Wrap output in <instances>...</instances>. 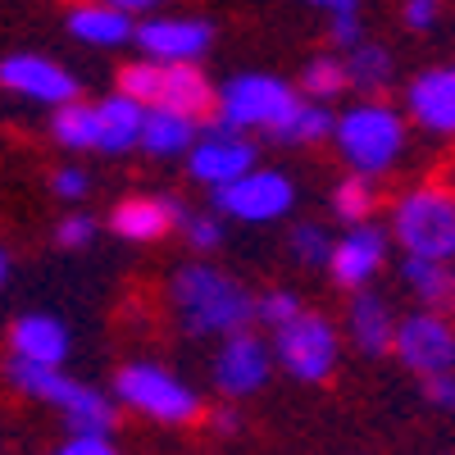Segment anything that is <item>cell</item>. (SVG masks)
<instances>
[{"instance_id":"cell-1","label":"cell","mask_w":455,"mask_h":455,"mask_svg":"<svg viewBox=\"0 0 455 455\" xmlns=\"http://www.w3.org/2000/svg\"><path fill=\"white\" fill-rule=\"evenodd\" d=\"M169 306L182 323V332L192 337H228L255 323V296L246 291V283H237L233 274H223L219 264H182L169 278Z\"/></svg>"},{"instance_id":"cell-2","label":"cell","mask_w":455,"mask_h":455,"mask_svg":"<svg viewBox=\"0 0 455 455\" xmlns=\"http://www.w3.org/2000/svg\"><path fill=\"white\" fill-rule=\"evenodd\" d=\"M337 156L360 178H383L405 156V114L378 96H360L332 124Z\"/></svg>"},{"instance_id":"cell-3","label":"cell","mask_w":455,"mask_h":455,"mask_svg":"<svg viewBox=\"0 0 455 455\" xmlns=\"http://www.w3.org/2000/svg\"><path fill=\"white\" fill-rule=\"evenodd\" d=\"M5 378H10V387H19L23 396L60 410V419L68 424V433H114V424H119V401H109L105 392L78 383V378H68L60 364H32V360L10 355Z\"/></svg>"},{"instance_id":"cell-4","label":"cell","mask_w":455,"mask_h":455,"mask_svg":"<svg viewBox=\"0 0 455 455\" xmlns=\"http://www.w3.org/2000/svg\"><path fill=\"white\" fill-rule=\"evenodd\" d=\"M392 242L405 255L455 259V192L451 187H410L392 201Z\"/></svg>"},{"instance_id":"cell-5","label":"cell","mask_w":455,"mask_h":455,"mask_svg":"<svg viewBox=\"0 0 455 455\" xmlns=\"http://www.w3.org/2000/svg\"><path fill=\"white\" fill-rule=\"evenodd\" d=\"M119 92L141 100V105H164V109H178V114H192V119L214 114V87L201 73V64H192V60L164 64V60L141 55V60L119 68Z\"/></svg>"},{"instance_id":"cell-6","label":"cell","mask_w":455,"mask_h":455,"mask_svg":"<svg viewBox=\"0 0 455 455\" xmlns=\"http://www.w3.org/2000/svg\"><path fill=\"white\" fill-rule=\"evenodd\" d=\"M114 401L156 424H192L201 419V396L156 360H132L114 378Z\"/></svg>"},{"instance_id":"cell-7","label":"cell","mask_w":455,"mask_h":455,"mask_svg":"<svg viewBox=\"0 0 455 455\" xmlns=\"http://www.w3.org/2000/svg\"><path fill=\"white\" fill-rule=\"evenodd\" d=\"M300 92L274 73H237L214 92V119L237 132H269Z\"/></svg>"},{"instance_id":"cell-8","label":"cell","mask_w":455,"mask_h":455,"mask_svg":"<svg viewBox=\"0 0 455 455\" xmlns=\"http://www.w3.org/2000/svg\"><path fill=\"white\" fill-rule=\"evenodd\" d=\"M337 355H341V337L337 323L323 315L300 310L296 319L274 328V364L291 373L296 383H323L337 369Z\"/></svg>"},{"instance_id":"cell-9","label":"cell","mask_w":455,"mask_h":455,"mask_svg":"<svg viewBox=\"0 0 455 455\" xmlns=\"http://www.w3.org/2000/svg\"><path fill=\"white\" fill-rule=\"evenodd\" d=\"M296 205V182L278 169H246L242 178L214 187V210L237 219V223H274L291 214Z\"/></svg>"},{"instance_id":"cell-10","label":"cell","mask_w":455,"mask_h":455,"mask_svg":"<svg viewBox=\"0 0 455 455\" xmlns=\"http://www.w3.org/2000/svg\"><path fill=\"white\" fill-rule=\"evenodd\" d=\"M392 351H396V360L410 373H419V378L446 373V369H455V323L442 310H428L424 306V310L396 319Z\"/></svg>"},{"instance_id":"cell-11","label":"cell","mask_w":455,"mask_h":455,"mask_svg":"<svg viewBox=\"0 0 455 455\" xmlns=\"http://www.w3.org/2000/svg\"><path fill=\"white\" fill-rule=\"evenodd\" d=\"M269 373H274V347L269 341H259L255 332H228L219 341V351H214V364H210V378H214V387L223 396H255L264 383H269Z\"/></svg>"},{"instance_id":"cell-12","label":"cell","mask_w":455,"mask_h":455,"mask_svg":"<svg viewBox=\"0 0 455 455\" xmlns=\"http://www.w3.org/2000/svg\"><path fill=\"white\" fill-rule=\"evenodd\" d=\"M246 169H255V141L237 128L219 124V119L192 141V150H187V173H192L196 182H205L210 192L223 187V182H233V178H242Z\"/></svg>"},{"instance_id":"cell-13","label":"cell","mask_w":455,"mask_h":455,"mask_svg":"<svg viewBox=\"0 0 455 455\" xmlns=\"http://www.w3.org/2000/svg\"><path fill=\"white\" fill-rule=\"evenodd\" d=\"M387 246H392V233H383L373 219L364 223H351L347 233H341L332 242V259H328V274L337 287H369L378 274H383V264H387Z\"/></svg>"},{"instance_id":"cell-14","label":"cell","mask_w":455,"mask_h":455,"mask_svg":"<svg viewBox=\"0 0 455 455\" xmlns=\"http://www.w3.org/2000/svg\"><path fill=\"white\" fill-rule=\"evenodd\" d=\"M132 42L141 46L146 60H164V64H178V60H201L210 46H214V28L205 19H192V14H156V19H141Z\"/></svg>"},{"instance_id":"cell-15","label":"cell","mask_w":455,"mask_h":455,"mask_svg":"<svg viewBox=\"0 0 455 455\" xmlns=\"http://www.w3.org/2000/svg\"><path fill=\"white\" fill-rule=\"evenodd\" d=\"M0 87L23 96V100L51 105V109L78 100V78L46 55H5L0 60Z\"/></svg>"},{"instance_id":"cell-16","label":"cell","mask_w":455,"mask_h":455,"mask_svg":"<svg viewBox=\"0 0 455 455\" xmlns=\"http://www.w3.org/2000/svg\"><path fill=\"white\" fill-rule=\"evenodd\" d=\"M405 114L433 137H455V64L424 68L405 87Z\"/></svg>"},{"instance_id":"cell-17","label":"cell","mask_w":455,"mask_h":455,"mask_svg":"<svg viewBox=\"0 0 455 455\" xmlns=\"http://www.w3.org/2000/svg\"><path fill=\"white\" fill-rule=\"evenodd\" d=\"M182 219V205L169 201V196H124L119 205L109 210V228H114V237H124V242H164L173 228Z\"/></svg>"},{"instance_id":"cell-18","label":"cell","mask_w":455,"mask_h":455,"mask_svg":"<svg viewBox=\"0 0 455 455\" xmlns=\"http://www.w3.org/2000/svg\"><path fill=\"white\" fill-rule=\"evenodd\" d=\"M347 337L364 355H387L392 337H396V310L387 306V296L360 287L351 296V310H347Z\"/></svg>"},{"instance_id":"cell-19","label":"cell","mask_w":455,"mask_h":455,"mask_svg":"<svg viewBox=\"0 0 455 455\" xmlns=\"http://www.w3.org/2000/svg\"><path fill=\"white\" fill-rule=\"evenodd\" d=\"M196 137H201V119L164 109V105H146L137 150H146V156H156V160H182Z\"/></svg>"},{"instance_id":"cell-20","label":"cell","mask_w":455,"mask_h":455,"mask_svg":"<svg viewBox=\"0 0 455 455\" xmlns=\"http://www.w3.org/2000/svg\"><path fill=\"white\" fill-rule=\"evenodd\" d=\"M64 23H68V36H73V42L96 46V51L124 46V42H132V32H137V19H132L128 10L105 5V0H87V5H73Z\"/></svg>"},{"instance_id":"cell-21","label":"cell","mask_w":455,"mask_h":455,"mask_svg":"<svg viewBox=\"0 0 455 455\" xmlns=\"http://www.w3.org/2000/svg\"><path fill=\"white\" fill-rule=\"evenodd\" d=\"M10 355L32 364H64L68 360V328L55 315H19L10 323Z\"/></svg>"},{"instance_id":"cell-22","label":"cell","mask_w":455,"mask_h":455,"mask_svg":"<svg viewBox=\"0 0 455 455\" xmlns=\"http://www.w3.org/2000/svg\"><path fill=\"white\" fill-rule=\"evenodd\" d=\"M92 105H96V150H100V156H124V150H137L146 105L124 96V92H114L105 100H92Z\"/></svg>"},{"instance_id":"cell-23","label":"cell","mask_w":455,"mask_h":455,"mask_svg":"<svg viewBox=\"0 0 455 455\" xmlns=\"http://www.w3.org/2000/svg\"><path fill=\"white\" fill-rule=\"evenodd\" d=\"M401 283L410 296H419L428 310H455V259H424V255H405L401 259Z\"/></svg>"},{"instance_id":"cell-24","label":"cell","mask_w":455,"mask_h":455,"mask_svg":"<svg viewBox=\"0 0 455 455\" xmlns=\"http://www.w3.org/2000/svg\"><path fill=\"white\" fill-rule=\"evenodd\" d=\"M332 124H337V114H332L323 100L296 96V100L283 109V119L269 128V137L283 141V146H319V141L332 137Z\"/></svg>"},{"instance_id":"cell-25","label":"cell","mask_w":455,"mask_h":455,"mask_svg":"<svg viewBox=\"0 0 455 455\" xmlns=\"http://www.w3.org/2000/svg\"><path fill=\"white\" fill-rule=\"evenodd\" d=\"M341 60H347V83H351V92H360V96H383V92L392 87L396 64H392V51H387V46L355 42Z\"/></svg>"},{"instance_id":"cell-26","label":"cell","mask_w":455,"mask_h":455,"mask_svg":"<svg viewBox=\"0 0 455 455\" xmlns=\"http://www.w3.org/2000/svg\"><path fill=\"white\" fill-rule=\"evenodd\" d=\"M296 92L310 96V100L332 105L341 92H351V83H347V60H341V55H315V60H306Z\"/></svg>"},{"instance_id":"cell-27","label":"cell","mask_w":455,"mask_h":455,"mask_svg":"<svg viewBox=\"0 0 455 455\" xmlns=\"http://www.w3.org/2000/svg\"><path fill=\"white\" fill-rule=\"evenodd\" d=\"M51 137L68 150H96V105L87 100H68L55 105L51 114Z\"/></svg>"},{"instance_id":"cell-28","label":"cell","mask_w":455,"mask_h":455,"mask_svg":"<svg viewBox=\"0 0 455 455\" xmlns=\"http://www.w3.org/2000/svg\"><path fill=\"white\" fill-rule=\"evenodd\" d=\"M328 205H332V219H341L347 228L373 219V205H378V196H373V178H360V173L341 178V182L332 187Z\"/></svg>"},{"instance_id":"cell-29","label":"cell","mask_w":455,"mask_h":455,"mask_svg":"<svg viewBox=\"0 0 455 455\" xmlns=\"http://www.w3.org/2000/svg\"><path fill=\"white\" fill-rule=\"evenodd\" d=\"M332 233L323 223H291V233H287V251L296 264H306V269H328V259H332Z\"/></svg>"},{"instance_id":"cell-30","label":"cell","mask_w":455,"mask_h":455,"mask_svg":"<svg viewBox=\"0 0 455 455\" xmlns=\"http://www.w3.org/2000/svg\"><path fill=\"white\" fill-rule=\"evenodd\" d=\"M178 228H182L187 246H192L196 255H210V251H219V246H223V237H228V228H223L219 210H182Z\"/></svg>"},{"instance_id":"cell-31","label":"cell","mask_w":455,"mask_h":455,"mask_svg":"<svg viewBox=\"0 0 455 455\" xmlns=\"http://www.w3.org/2000/svg\"><path fill=\"white\" fill-rule=\"evenodd\" d=\"M300 310V300H296V291H287V287H269V291H259L255 296V319L264 323V328H283L287 319H296Z\"/></svg>"},{"instance_id":"cell-32","label":"cell","mask_w":455,"mask_h":455,"mask_svg":"<svg viewBox=\"0 0 455 455\" xmlns=\"http://www.w3.org/2000/svg\"><path fill=\"white\" fill-rule=\"evenodd\" d=\"M92 242H96V219H92V214L73 210L68 219L55 223V246H64V251H83V246H92Z\"/></svg>"},{"instance_id":"cell-33","label":"cell","mask_w":455,"mask_h":455,"mask_svg":"<svg viewBox=\"0 0 455 455\" xmlns=\"http://www.w3.org/2000/svg\"><path fill=\"white\" fill-rule=\"evenodd\" d=\"M328 42H332L337 51H351L355 42H364L360 10H337V14H328Z\"/></svg>"},{"instance_id":"cell-34","label":"cell","mask_w":455,"mask_h":455,"mask_svg":"<svg viewBox=\"0 0 455 455\" xmlns=\"http://www.w3.org/2000/svg\"><path fill=\"white\" fill-rule=\"evenodd\" d=\"M51 187H55V196H60V201H83V196L92 192V178H87L78 164H64V169H55Z\"/></svg>"},{"instance_id":"cell-35","label":"cell","mask_w":455,"mask_h":455,"mask_svg":"<svg viewBox=\"0 0 455 455\" xmlns=\"http://www.w3.org/2000/svg\"><path fill=\"white\" fill-rule=\"evenodd\" d=\"M55 455H119V446L109 442V433H73Z\"/></svg>"},{"instance_id":"cell-36","label":"cell","mask_w":455,"mask_h":455,"mask_svg":"<svg viewBox=\"0 0 455 455\" xmlns=\"http://www.w3.org/2000/svg\"><path fill=\"white\" fill-rule=\"evenodd\" d=\"M437 14H442V0H405V5H401V19H405L410 32L437 28Z\"/></svg>"},{"instance_id":"cell-37","label":"cell","mask_w":455,"mask_h":455,"mask_svg":"<svg viewBox=\"0 0 455 455\" xmlns=\"http://www.w3.org/2000/svg\"><path fill=\"white\" fill-rule=\"evenodd\" d=\"M424 396H428L437 410H455V369L424 378Z\"/></svg>"},{"instance_id":"cell-38","label":"cell","mask_w":455,"mask_h":455,"mask_svg":"<svg viewBox=\"0 0 455 455\" xmlns=\"http://www.w3.org/2000/svg\"><path fill=\"white\" fill-rule=\"evenodd\" d=\"M105 5H114V10H128V14H146V10L164 5V0H105Z\"/></svg>"},{"instance_id":"cell-39","label":"cell","mask_w":455,"mask_h":455,"mask_svg":"<svg viewBox=\"0 0 455 455\" xmlns=\"http://www.w3.org/2000/svg\"><path fill=\"white\" fill-rule=\"evenodd\" d=\"M214 428H219V433H237V428H242V414H237V410H219V414H214Z\"/></svg>"},{"instance_id":"cell-40","label":"cell","mask_w":455,"mask_h":455,"mask_svg":"<svg viewBox=\"0 0 455 455\" xmlns=\"http://www.w3.org/2000/svg\"><path fill=\"white\" fill-rule=\"evenodd\" d=\"M306 5H315V10H328V14H337V10H355V0H306Z\"/></svg>"},{"instance_id":"cell-41","label":"cell","mask_w":455,"mask_h":455,"mask_svg":"<svg viewBox=\"0 0 455 455\" xmlns=\"http://www.w3.org/2000/svg\"><path fill=\"white\" fill-rule=\"evenodd\" d=\"M5 283H10V251L0 246V287H5Z\"/></svg>"}]
</instances>
